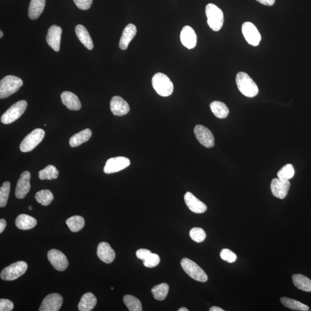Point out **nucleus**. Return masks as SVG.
<instances>
[{
	"instance_id": "f257e3e1",
	"label": "nucleus",
	"mask_w": 311,
	"mask_h": 311,
	"mask_svg": "<svg viewBox=\"0 0 311 311\" xmlns=\"http://www.w3.org/2000/svg\"><path fill=\"white\" fill-rule=\"evenodd\" d=\"M236 83L240 92L248 97H255L259 93L258 87L249 74L245 72L238 73L236 77Z\"/></svg>"
},
{
	"instance_id": "f03ea898",
	"label": "nucleus",
	"mask_w": 311,
	"mask_h": 311,
	"mask_svg": "<svg viewBox=\"0 0 311 311\" xmlns=\"http://www.w3.org/2000/svg\"><path fill=\"white\" fill-rule=\"evenodd\" d=\"M152 84L154 90L160 96H170L174 91V84L170 78L164 73H157L154 75Z\"/></svg>"
},
{
	"instance_id": "7ed1b4c3",
	"label": "nucleus",
	"mask_w": 311,
	"mask_h": 311,
	"mask_svg": "<svg viewBox=\"0 0 311 311\" xmlns=\"http://www.w3.org/2000/svg\"><path fill=\"white\" fill-rule=\"evenodd\" d=\"M23 81L19 77L5 76L0 81V98L5 99L17 92L23 86Z\"/></svg>"
},
{
	"instance_id": "20e7f679",
	"label": "nucleus",
	"mask_w": 311,
	"mask_h": 311,
	"mask_svg": "<svg viewBox=\"0 0 311 311\" xmlns=\"http://www.w3.org/2000/svg\"><path fill=\"white\" fill-rule=\"evenodd\" d=\"M205 12L209 27L214 31L220 30L224 21V14L221 9L210 3L206 5Z\"/></svg>"
},
{
	"instance_id": "39448f33",
	"label": "nucleus",
	"mask_w": 311,
	"mask_h": 311,
	"mask_svg": "<svg viewBox=\"0 0 311 311\" xmlns=\"http://www.w3.org/2000/svg\"><path fill=\"white\" fill-rule=\"evenodd\" d=\"M27 108V102L26 100H20L12 105L7 110L1 118L2 124L7 125L13 123L18 120L24 114Z\"/></svg>"
},
{
	"instance_id": "423d86ee",
	"label": "nucleus",
	"mask_w": 311,
	"mask_h": 311,
	"mask_svg": "<svg viewBox=\"0 0 311 311\" xmlns=\"http://www.w3.org/2000/svg\"><path fill=\"white\" fill-rule=\"evenodd\" d=\"M182 269L191 278L197 281L205 282L208 279L206 273L196 263L188 258L182 259L181 262Z\"/></svg>"
},
{
	"instance_id": "0eeeda50",
	"label": "nucleus",
	"mask_w": 311,
	"mask_h": 311,
	"mask_svg": "<svg viewBox=\"0 0 311 311\" xmlns=\"http://www.w3.org/2000/svg\"><path fill=\"white\" fill-rule=\"evenodd\" d=\"M26 262L18 261L12 264L2 270L1 278L4 281H14L23 275L27 271Z\"/></svg>"
},
{
	"instance_id": "6e6552de",
	"label": "nucleus",
	"mask_w": 311,
	"mask_h": 311,
	"mask_svg": "<svg viewBox=\"0 0 311 311\" xmlns=\"http://www.w3.org/2000/svg\"><path fill=\"white\" fill-rule=\"evenodd\" d=\"M45 136V132L41 128H37L24 138L20 144L22 152H28L39 145Z\"/></svg>"
},
{
	"instance_id": "1a4fd4ad",
	"label": "nucleus",
	"mask_w": 311,
	"mask_h": 311,
	"mask_svg": "<svg viewBox=\"0 0 311 311\" xmlns=\"http://www.w3.org/2000/svg\"><path fill=\"white\" fill-rule=\"evenodd\" d=\"M130 165V160L125 157L119 156L110 159L106 162L104 172L107 174H113L123 170Z\"/></svg>"
},
{
	"instance_id": "9d476101",
	"label": "nucleus",
	"mask_w": 311,
	"mask_h": 311,
	"mask_svg": "<svg viewBox=\"0 0 311 311\" xmlns=\"http://www.w3.org/2000/svg\"><path fill=\"white\" fill-rule=\"evenodd\" d=\"M195 136L201 144L207 148L215 146V138L212 131L202 125H197L194 130Z\"/></svg>"
},
{
	"instance_id": "9b49d317",
	"label": "nucleus",
	"mask_w": 311,
	"mask_h": 311,
	"mask_svg": "<svg viewBox=\"0 0 311 311\" xmlns=\"http://www.w3.org/2000/svg\"><path fill=\"white\" fill-rule=\"evenodd\" d=\"M48 259L53 268L59 272L67 269L69 262L67 257L60 251L55 249L50 250L48 254Z\"/></svg>"
},
{
	"instance_id": "f8f14e48",
	"label": "nucleus",
	"mask_w": 311,
	"mask_h": 311,
	"mask_svg": "<svg viewBox=\"0 0 311 311\" xmlns=\"http://www.w3.org/2000/svg\"><path fill=\"white\" fill-rule=\"evenodd\" d=\"M242 33L245 39L251 45L257 46L261 40V36L256 27L251 22H245L242 25Z\"/></svg>"
},
{
	"instance_id": "ddd939ff",
	"label": "nucleus",
	"mask_w": 311,
	"mask_h": 311,
	"mask_svg": "<svg viewBox=\"0 0 311 311\" xmlns=\"http://www.w3.org/2000/svg\"><path fill=\"white\" fill-rule=\"evenodd\" d=\"M290 187V181L281 180L278 178L273 179L270 185V189L273 196L282 200L287 196Z\"/></svg>"
},
{
	"instance_id": "4468645a",
	"label": "nucleus",
	"mask_w": 311,
	"mask_h": 311,
	"mask_svg": "<svg viewBox=\"0 0 311 311\" xmlns=\"http://www.w3.org/2000/svg\"><path fill=\"white\" fill-rule=\"evenodd\" d=\"M31 174L24 171L20 175L15 189V196L18 199H23L29 193L31 188Z\"/></svg>"
},
{
	"instance_id": "2eb2a0df",
	"label": "nucleus",
	"mask_w": 311,
	"mask_h": 311,
	"mask_svg": "<svg viewBox=\"0 0 311 311\" xmlns=\"http://www.w3.org/2000/svg\"><path fill=\"white\" fill-rule=\"evenodd\" d=\"M63 303V298L60 294L52 293L44 298L39 311H58L61 309Z\"/></svg>"
},
{
	"instance_id": "dca6fc26",
	"label": "nucleus",
	"mask_w": 311,
	"mask_h": 311,
	"mask_svg": "<svg viewBox=\"0 0 311 311\" xmlns=\"http://www.w3.org/2000/svg\"><path fill=\"white\" fill-rule=\"evenodd\" d=\"M61 34V28L53 25L49 28L46 37L47 43L56 52H58L60 49Z\"/></svg>"
},
{
	"instance_id": "f3484780",
	"label": "nucleus",
	"mask_w": 311,
	"mask_h": 311,
	"mask_svg": "<svg viewBox=\"0 0 311 311\" xmlns=\"http://www.w3.org/2000/svg\"><path fill=\"white\" fill-rule=\"evenodd\" d=\"M110 109L113 114L121 117L129 112L130 106L122 97L115 96L111 100Z\"/></svg>"
},
{
	"instance_id": "a211bd4d",
	"label": "nucleus",
	"mask_w": 311,
	"mask_h": 311,
	"mask_svg": "<svg viewBox=\"0 0 311 311\" xmlns=\"http://www.w3.org/2000/svg\"><path fill=\"white\" fill-rule=\"evenodd\" d=\"M185 203L191 212L195 213H203L207 210V206L205 203L200 201L197 197L190 192H187L184 195Z\"/></svg>"
},
{
	"instance_id": "6ab92c4d",
	"label": "nucleus",
	"mask_w": 311,
	"mask_h": 311,
	"mask_svg": "<svg viewBox=\"0 0 311 311\" xmlns=\"http://www.w3.org/2000/svg\"><path fill=\"white\" fill-rule=\"evenodd\" d=\"M181 40L183 45L188 49H193L197 43V37L196 32L190 26L183 28L181 33Z\"/></svg>"
},
{
	"instance_id": "aec40b11",
	"label": "nucleus",
	"mask_w": 311,
	"mask_h": 311,
	"mask_svg": "<svg viewBox=\"0 0 311 311\" xmlns=\"http://www.w3.org/2000/svg\"><path fill=\"white\" fill-rule=\"evenodd\" d=\"M97 255L102 262L106 263H111L115 257V253L109 243L106 242L100 243L97 249Z\"/></svg>"
},
{
	"instance_id": "412c9836",
	"label": "nucleus",
	"mask_w": 311,
	"mask_h": 311,
	"mask_svg": "<svg viewBox=\"0 0 311 311\" xmlns=\"http://www.w3.org/2000/svg\"><path fill=\"white\" fill-rule=\"evenodd\" d=\"M62 102L70 110L78 111L81 108L79 99L73 93L65 91L61 95Z\"/></svg>"
},
{
	"instance_id": "4be33fe9",
	"label": "nucleus",
	"mask_w": 311,
	"mask_h": 311,
	"mask_svg": "<svg viewBox=\"0 0 311 311\" xmlns=\"http://www.w3.org/2000/svg\"><path fill=\"white\" fill-rule=\"evenodd\" d=\"M137 30L136 26L133 24H128L122 33L119 46L121 50H127L130 42L136 36Z\"/></svg>"
},
{
	"instance_id": "5701e85b",
	"label": "nucleus",
	"mask_w": 311,
	"mask_h": 311,
	"mask_svg": "<svg viewBox=\"0 0 311 311\" xmlns=\"http://www.w3.org/2000/svg\"><path fill=\"white\" fill-rule=\"evenodd\" d=\"M15 224L21 230L26 231L36 227L37 221L33 217L26 214H21L17 217Z\"/></svg>"
},
{
	"instance_id": "b1692460",
	"label": "nucleus",
	"mask_w": 311,
	"mask_h": 311,
	"mask_svg": "<svg viewBox=\"0 0 311 311\" xmlns=\"http://www.w3.org/2000/svg\"><path fill=\"white\" fill-rule=\"evenodd\" d=\"M46 0H31L28 17L32 20L38 18L45 9Z\"/></svg>"
},
{
	"instance_id": "393cba45",
	"label": "nucleus",
	"mask_w": 311,
	"mask_h": 311,
	"mask_svg": "<svg viewBox=\"0 0 311 311\" xmlns=\"http://www.w3.org/2000/svg\"><path fill=\"white\" fill-rule=\"evenodd\" d=\"M75 31L78 39L83 44V45L89 50H92L93 48L92 40L86 27L83 25L78 24L75 28Z\"/></svg>"
},
{
	"instance_id": "a878e982",
	"label": "nucleus",
	"mask_w": 311,
	"mask_h": 311,
	"mask_svg": "<svg viewBox=\"0 0 311 311\" xmlns=\"http://www.w3.org/2000/svg\"><path fill=\"white\" fill-rule=\"evenodd\" d=\"M96 303L97 299L95 295L89 292L84 294L81 297L78 305V309L80 311H92L96 306Z\"/></svg>"
},
{
	"instance_id": "bb28decb",
	"label": "nucleus",
	"mask_w": 311,
	"mask_h": 311,
	"mask_svg": "<svg viewBox=\"0 0 311 311\" xmlns=\"http://www.w3.org/2000/svg\"><path fill=\"white\" fill-rule=\"evenodd\" d=\"M91 136H92V131L90 128H86L72 136L69 140V144L72 147H77L89 141Z\"/></svg>"
},
{
	"instance_id": "cd10ccee",
	"label": "nucleus",
	"mask_w": 311,
	"mask_h": 311,
	"mask_svg": "<svg viewBox=\"0 0 311 311\" xmlns=\"http://www.w3.org/2000/svg\"><path fill=\"white\" fill-rule=\"evenodd\" d=\"M292 281L298 290L311 292V280L302 274H294L292 276Z\"/></svg>"
},
{
	"instance_id": "c85d7f7f",
	"label": "nucleus",
	"mask_w": 311,
	"mask_h": 311,
	"mask_svg": "<svg viewBox=\"0 0 311 311\" xmlns=\"http://www.w3.org/2000/svg\"><path fill=\"white\" fill-rule=\"evenodd\" d=\"M210 108L216 117L220 119L227 118L229 113L228 107L221 102H213L210 104Z\"/></svg>"
},
{
	"instance_id": "c756f323",
	"label": "nucleus",
	"mask_w": 311,
	"mask_h": 311,
	"mask_svg": "<svg viewBox=\"0 0 311 311\" xmlns=\"http://www.w3.org/2000/svg\"><path fill=\"white\" fill-rule=\"evenodd\" d=\"M281 302L286 307L293 310L308 311L310 310V308L296 300L292 299L288 297H281Z\"/></svg>"
},
{
	"instance_id": "7c9ffc66",
	"label": "nucleus",
	"mask_w": 311,
	"mask_h": 311,
	"mask_svg": "<svg viewBox=\"0 0 311 311\" xmlns=\"http://www.w3.org/2000/svg\"><path fill=\"white\" fill-rule=\"evenodd\" d=\"M67 225L72 232H77L82 229L85 225V220L82 217L74 216L67 219Z\"/></svg>"
},
{
	"instance_id": "2f4dec72",
	"label": "nucleus",
	"mask_w": 311,
	"mask_h": 311,
	"mask_svg": "<svg viewBox=\"0 0 311 311\" xmlns=\"http://www.w3.org/2000/svg\"><path fill=\"white\" fill-rule=\"evenodd\" d=\"M59 172L55 166L49 165L39 172V178L41 180H55L58 177Z\"/></svg>"
},
{
	"instance_id": "473e14b6",
	"label": "nucleus",
	"mask_w": 311,
	"mask_h": 311,
	"mask_svg": "<svg viewBox=\"0 0 311 311\" xmlns=\"http://www.w3.org/2000/svg\"><path fill=\"white\" fill-rule=\"evenodd\" d=\"M169 291V285L166 283H162L155 286L151 290L154 298L157 300L163 301L167 296Z\"/></svg>"
},
{
	"instance_id": "72a5a7b5",
	"label": "nucleus",
	"mask_w": 311,
	"mask_h": 311,
	"mask_svg": "<svg viewBox=\"0 0 311 311\" xmlns=\"http://www.w3.org/2000/svg\"><path fill=\"white\" fill-rule=\"evenodd\" d=\"M124 302L130 311H142V304L140 300L130 294H127L124 297Z\"/></svg>"
},
{
	"instance_id": "f704fd0d",
	"label": "nucleus",
	"mask_w": 311,
	"mask_h": 311,
	"mask_svg": "<svg viewBox=\"0 0 311 311\" xmlns=\"http://www.w3.org/2000/svg\"><path fill=\"white\" fill-rule=\"evenodd\" d=\"M36 199L37 202L43 206H48L54 200L52 191L49 190H42L37 192Z\"/></svg>"
},
{
	"instance_id": "c9c22d12",
	"label": "nucleus",
	"mask_w": 311,
	"mask_h": 311,
	"mask_svg": "<svg viewBox=\"0 0 311 311\" xmlns=\"http://www.w3.org/2000/svg\"><path fill=\"white\" fill-rule=\"evenodd\" d=\"M10 190V182H5L0 188V207H4L7 205Z\"/></svg>"
},
{
	"instance_id": "e433bc0d",
	"label": "nucleus",
	"mask_w": 311,
	"mask_h": 311,
	"mask_svg": "<svg viewBox=\"0 0 311 311\" xmlns=\"http://www.w3.org/2000/svg\"><path fill=\"white\" fill-rule=\"evenodd\" d=\"M294 169L293 166L291 164L285 165L277 173V177L279 179L283 180H290L294 175Z\"/></svg>"
},
{
	"instance_id": "4c0bfd02",
	"label": "nucleus",
	"mask_w": 311,
	"mask_h": 311,
	"mask_svg": "<svg viewBox=\"0 0 311 311\" xmlns=\"http://www.w3.org/2000/svg\"><path fill=\"white\" fill-rule=\"evenodd\" d=\"M190 237L191 239L197 242V243H201V242L205 240L206 234L203 229L195 227L191 229Z\"/></svg>"
},
{
	"instance_id": "58836bf2",
	"label": "nucleus",
	"mask_w": 311,
	"mask_h": 311,
	"mask_svg": "<svg viewBox=\"0 0 311 311\" xmlns=\"http://www.w3.org/2000/svg\"><path fill=\"white\" fill-rule=\"evenodd\" d=\"M144 266L146 268H152L158 266L160 262V256L158 254L152 253L143 261Z\"/></svg>"
},
{
	"instance_id": "ea45409f",
	"label": "nucleus",
	"mask_w": 311,
	"mask_h": 311,
	"mask_svg": "<svg viewBox=\"0 0 311 311\" xmlns=\"http://www.w3.org/2000/svg\"><path fill=\"white\" fill-rule=\"evenodd\" d=\"M220 257L222 260L228 263H234L237 259V256L233 251L227 249L221 250Z\"/></svg>"
},
{
	"instance_id": "a19ab883",
	"label": "nucleus",
	"mask_w": 311,
	"mask_h": 311,
	"mask_svg": "<svg viewBox=\"0 0 311 311\" xmlns=\"http://www.w3.org/2000/svg\"><path fill=\"white\" fill-rule=\"evenodd\" d=\"M77 7L82 10H87L91 7L93 0H73Z\"/></svg>"
},
{
	"instance_id": "79ce46f5",
	"label": "nucleus",
	"mask_w": 311,
	"mask_h": 311,
	"mask_svg": "<svg viewBox=\"0 0 311 311\" xmlns=\"http://www.w3.org/2000/svg\"><path fill=\"white\" fill-rule=\"evenodd\" d=\"M14 304L8 299L0 300V311H11L14 309Z\"/></svg>"
},
{
	"instance_id": "37998d69",
	"label": "nucleus",
	"mask_w": 311,
	"mask_h": 311,
	"mask_svg": "<svg viewBox=\"0 0 311 311\" xmlns=\"http://www.w3.org/2000/svg\"><path fill=\"white\" fill-rule=\"evenodd\" d=\"M152 253L151 251L148 250L139 249L137 251L136 256L138 259L144 261Z\"/></svg>"
},
{
	"instance_id": "c03bdc74",
	"label": "nucleus",
	"mask_w": 311,
	"mask_h": 311,
	"mask_svg": "<svg viewBox=\"0 0 311 311\" xmlns=\"http://www.w3.org/2000/svg\"><path fill=\"white\" fill-rule=\"evenodd\" d=\"M256 1L266 6H272L274 4L275 2V0H256Z\"/></svg>"
},
{
	"instance_id": "a18cd8bd",
	"label": "nucleus",
	"mask_w": 311,
	"mask_h": 311,
	"mask_svg": "<svg viewBox=\"0 0 311 311\" xmlns=\"http://www.w3.org/2000/svg\"><path fill=\"white\" fill-rule=\"evenodd\" d=\"M6 226H7V222H6L5 220H0V233L1 234L2 232L4 231Z\"/></svg>"
},
{
	"instance_id": "49530a36",
	"label": "nucleus",
	"mask_w": 311,
	"mask_h": 311,
	"mask_svg": "<svg viewBox=\"0 0 311 311\" xmlns=\"http://www.w3.org/2000/svg\"><path fill=\"white\" fill-rule=\"evenodd\" d=\"M209 311H224V310L221 309V308L214 306V307H212L210 308V309L209 310Z\"/></svg>"
},
{
	"instance_id": "de8ad7c7",
	"label": "nucleus",
	"mask_w": 311,
	"mask_h": 311,
	"mask_svg": "<svg viewBox=\"0 0 311 311\" xmlns=\"http://www.w3.org/2000/svg\"><path fill=\"white\" fill-rule=\"evenodd\" d=\"M179 311H188V310L187 309H186V308L185 307H182L181 308V309L180 310H178Z\"/></svg>"
},
{
	"instance_id": "09e8293b",
	"label": "nucleus",
	"mask_w": 311,
	"mask_h": 311,
	"mask_svg": "<svg viewBox=\"0 0 311 311\" xmlns=\"http://www.w3.org/2000/svg\"><path fill=\"white\" fill-rule=\"evenodd\" d=\"M3 37V33H2V31H0V37H1H1Z\"/></svg>"
},
{
	"instance_id": "8fccbe9b",
	"label": "nucleus",
	"mask_w": 311,
	"mask_h": 311,
	"mask_svg": "<svg viewBox=\"0 0 311 311\" xmlns=\"http://www.w3.org/2000/svg\"><path fill=\"white\" fill-rule=\"evenodd\" d=\"M28 209H29V210H32V209H32V207H31V206H30L29 207H28Z\"/></svg>"
}]
</instances>
